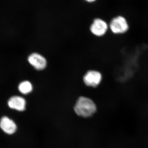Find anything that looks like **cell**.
I'll return each instance as SVG.
<instances>
[{
	"label": "cell",
	"instance_id": "cell-1",
	"mask_svg": "<svg viewBox=\"0 0 148 148\" xmlns=\"http://www.w3.org/2000/svg\"><path fill=\"white\" fill-rule=\"evenodd\" d=\"M96 105L90 98L80 97L78 98L74 107V110L77 114L84 117L92 116L96 111Z\"/></svg>",
	"mask_w": 148,
	"mask_h": 148
},
{
	"label": "cell",
	"instance_id": "cell-2",
	"mask_svg": "<svg viewBox=\"0 0 148 148\" xmlns=\"http://www.w3.org/2000/svg\"><path fill=\"white\" fill-rule=\"evenodd\" d=\"M110 28L114 34H123L128 29L126 19L122 16H118L113 18L110 23Z\"/></svg>",
	"mask_w": 148,
	"mask_h": 148
},
{
	"label": "cell",
	"instance_id": "cell-3",
	"mask_svg": "<svg viewBox=\"0 0 148 148\" xmlns=\"http://www.w3.org/2000/svg\"><path fill=\"white\" fill-rule=\"evenodd\" d=\"M102 76L100 72L95 71H88L84 77V83L88 86L95 87L100 84Z\"/></svg>",
	"mask_w": 148,
	"mask_h": 148
},
{
	"label": "cell",
	"instance_id": "cell-4",
	"mask_svg": "<svg viewBox=\"0 0 148 148\" xmlns=\"http://www.w3.org/2000/svg\"><path fill=\"white\" fill-rule=\"evenodd\" d=\"M108 29V25L106 21L101 18H96L90 27V30L93 34L101 36L106 34Z\"/></svg>",
	"mask_w": 148,
	"mask_h": 148
},
{
	"label": "cell",
	"instance_id": "cell-5",
	"mask_svg": "<svg viewBox=\"0 0 148 148\" xmlns=\"http://www.w3.org/2000/svg\"><path fill=\"white\" fill-rule=\"evenodd\" d=\"M28 60L29 64L36 70H43L47 66L46 60L39 53H32L28 57Z\"/></svg>",
	"mask_w": 148,
	"mask_h": 148
},
{
	"label": "cell",
	"instance_id": "cell-6",
	"mask_svg": "<svg viewBox=\"0 0 148 148\" xmlns=\"http://www.w3.org/2000/svg\"><path fill=\"white\" fill-rule=\"evenodd\" d=\"M0 127L4 132L9 135L14 134L17 129L14 121L7 116L3 117L1 119Z\"/></svg>",
	"mask_w": 148,
	"mask_h": 148
},
{
	"label": "cell",
	"instance_id": "cell-7",
	"mask_svg": "<svg viewBox=\"0 0 148 148\" xmlns=\"http://www.w3.org/2000/svg\"><path fill=\"white\" fill-rule=\"evenodd\" d=\"M9 107L18 111H23L26 108V101L24 98L18 96H14L8 101Z\"/></svg>",
	"mask_w": 148,
	"mask_h": 148
},
{
	"label": "cell",
	"instance_id": "cell-8",
	"mask_svg": "<svg viewBox=\"0 0 148 148\" xmlns=\"http://www.w3.org/2000/svg\"><path fill=\"white\" fill-rule=\"evenodd\" d=\"M18 89L22 94H27L32 92L33 86L31 82L28 81H25L19 84Z\"/></svg>",
	"mask_w": 148,
	"mask_h": 148
},
{
	"label": "cell",
	"instance_id": "cell-9",
	"mask_svg": "<svg viewBox=\"0 0 148 148\" xmlns=\"http://www.w3.org/2000/svg\"><path fill=\"white\" fill-rule=\"evenodd\" d=\"M94 0H88V1H87L88 2H94Z\"/></svg>",
	"mask_w": 148,
	"mask_h": 148
}]
</instances>
